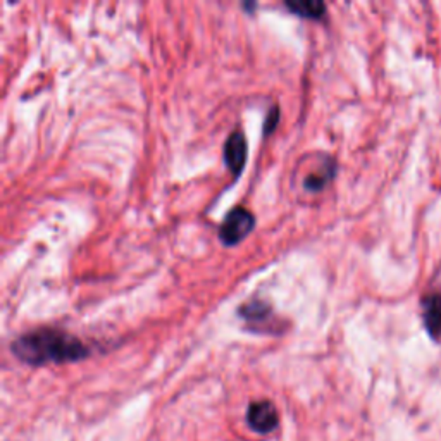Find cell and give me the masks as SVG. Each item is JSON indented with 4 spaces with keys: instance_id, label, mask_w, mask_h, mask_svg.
Listing matches in <instances>:
<instances>
[{
    "instance_id": "cell-8",
    "label": "cell",
    "mask_w": 441,
    "mask_h": 441,
    "mask_svg": "<svg viewBox=\"0 0 441 441\" xmlns=\"http://www.w3.org/2000/svg\"><path fill=\"white\" fill-rule=\"evenodd\" d=\"M334 171H336V166H334L333 159L328 157V162H326L324 166H321V169H319L317 173H310L309 176L305 178V188L312 190V192L322 190L331 180H333Z\"/></svg>"
},
{
    "instance_id": "cell-7",
    "label": "cell",
    "mask_w": 441,
    "mask_h": 441,
    "mask_svg": "<svg viewBox=\"0 0 441 441\" xmlns=\"http://www.w3.org/2000/svg\"><path fill=\"white\" fill-rule=\"evenodd\" d=\"M238 314L242 315L245 321L262 324V322L268 321V319L271 317L272 309L268 302H264V300H252V302H246L245 305L239 307Z\"/></svg>"
},
{
    "instance_id": "cell-2",
    "label": "cell",
    "mask_w": 441,
    "mask_h": 441,
    "mask_svg": "<svg viewBox=\"0 0 441 441\" xmlns=\"http://www.w3.org/2000/svg\"><path fill=\"white\" fill-rule=\"evenodd\" d=\"M256 228V218L245 207H235L228 212L219 228V238L224 245L233 246L243 242Z\"/></svg>"
},
{
    "instance_id": "cell-1",
    "label": "cell",
    "mask_w": 441,
    "mask_h": 441,
    "mask_svg": "<svg viewBox=\"0 0 441 441\" xmlns=\"http://www.w3.org/2000/svg\"><path fill=\"white\" fill-rule=\"evenodd\" d=\"M11 348L21 362L29 366L76 362L90 353L88 347L74 334L54 328L28 331L16 338Z\"/></svg>"
},
{
    "instance_id": "cell-5",
    "label": "cell",
    "mask_w": 441,
    "mask_h": 441,
    "mask_svg": "<svg viewBox=\"0 0 441 441\" xmlns=\"http://www.w3.org/2000/svg\"><path fill=\"white\" fill-rule=\"evenodd\" d=\"M423 322L433 340H441V294L423 298Z\"/></svg>"
},
{
    "instance_id": "cell-6",
    "label": "cell",
    "mask_w": 441,
    "mask_h": 441,
    "mask_svg": "<svg viewBox=\"0 0 441 441\" xmlns=\"http://www.w3.org/2000/svg\"><path fill=\"white\" fill-rule=\"evenodd\" d=\"M284 6L296 16L307 19H319L326 14V4L321 0H290Z\"/></svg>"
},
{
    "instance_id": "cell-4",
    "label": "cell",
    "mask_w": 441,
    "mask_h": 441,
    "mask_svg": "<svg viewBox=\"0 0 441 441\" xmlns=\"http://www.w3.org/2000/svg\"><path fill=\"white\" fill-rule=\"evenodd\" d=\"M224 162L228 169L238 176L246 162V138L242 131H233L224 143Z\"/></svg>"
},
{
    "instance_id": "cell-9",
    "label": "cell",
    "mask_w": 441,
    "mask_h": 441,
    "mask_svg": "<svg viewBox=\"0 0 441 441\" xmlns=\"http://www.w3.org/2000/svg\"><path fill=\"white\" fill-rule=\"evenodd\" d=\"M277 117H279V110H277V107H272L271 110H269L268 119H265V135H268V133L276 126Z\"/></svg>"
},
{
    "instance_id": "cell-3",
    "label": "cell",
    "mask_w": 441,
    "mask_h": 441,
    "mask_svg": "<svg viewBox=\"0 0 441 441\" xmlns=\"http://www.w3.org/2000/svg\"><path fill=\"white\" fill-rule=\"evenodd\" d=\"M246 421L254 431L268 435L277 426V410L275 404H271L269 400L254 402L246 412Z\"/></svg>"
}]
</instances>
